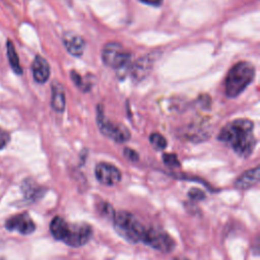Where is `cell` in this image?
Here are the masks:
<instances>
[{
    "instance_id": "obj_11",
    "label": "cell",
    "mask_w": 260,
    "mask_h": 260,
    "mask_svg": "<svg viewBox=\"0 0 260 260\" xmlns=\"http://www.w3.org/2000/svg\"><path fill=\"white\" fill-rule=\"evenodd\" d=\"M63 44L69 54L75 57H80L85 48V42L82 37L75 32H66L63 37Z\"/></svg>"
},
{
    "instance_id": "obj_9",
    "label": "cell",
    "mask_w": 260,
    "mask_h": 260,
    "mask_svg": "<svg viewBox=\"0 0 260 260\" xmlns=\"http://www.w3.org/2000/svg\"><path fill=\"white\" fill-rule=\"evenodd\" d=\"M5 226L9 231H17L22 235H29L36 230V224L27 213H19L9 217Z\"/></svg>"
},
{
    "instance_id": "obj_1",
    "label": "cell",
    "mask_w": 260,
    "mask_h": 260,
    "mask_svg": "<svg viewBox=\"0 0 260 260\" xmlns=\"http://www.w3.org/2000/svg\"><path fill=\"white\" fill-rule=\"evenodd\" d=\"M254 124L248 119H237L228 123L219 132L218 139L230 145L242 157L249 156L256 144L253 134Z\"/></svg>"
},
{
    "instance_id": "obj_17",
    "label": "cell",
    "mask_w": 260,
    "mask_h": 260,
    "mask_svg": "<svg viewBox=\"0 0 260 260\" xmlns=\"http://www.w3.org/2000/svg\"><path fill=\"white\" fill-rule=\"evenodd\" d=\"M22 190L25 194V196L27 198H30V199H36L37 195H39V191H40V188L38 186L35 185L34 182L27 180L23 183V186H22Z\"/></svg>"
},
{
    "instance_id": "obj_5",
    "label": "cell",
    "mask_w": 260,
    "mask_h": 260,
    "mask_svg": "<svg viewBox=\"0 0 260 260\" xmlns=\"http://www.w3.org/2000/svg\"><path fill=\"white\" fill-rule=\"evenodd\" d=\"M131 53L121 44L110 42L106 44L102 51V60L105 65L113 69L126 68L130 62Z\"/></svg>"
},
{
    "instance_id": "obj_4",
    "label": "cell",
    "mask_w": 260,
    "mask_h": 260,
    "mask_svg": "<svg viewBox=\"0 0 260 260\" xmlns=\"http://www.w3.org/2000/svg\"><path fill=\"white\" fill-rule=\"evenodd\" d=\"M113 223L116 232L127 242L132 244L142 242L146 226H144L132 213L127 211L114 213Z\"/></svg>"
},
{
    "instance_id": "obj_20",
    "label": "cell",
    "mask_w": 260,
    "mask_h": 260,
    "mask_svg": "<svg viewBox=\"0 0 260 260\" xmlns=\"http://www.w3.org/2000/svg\"><path fill=\"white\" fill-rule=\"evenodd\" d=\"M188 196L194 200V201H199V200H202L205 198V194L202 190L198 189V188H192L189 190L188 192Z\"/></svg>"
},
{
    "instance_id": "obj_13",
    "label": "cell",
    "mask_w": 260,
    "mask_h": 260,
    "mask_svg": "<svg viewBox=\"0 0 260 260\" xmlns=\"http://www.w3.org/2000/svg\"><path fill=\"white\" fill-rule=\"evenodd\" d=\"M259 167L248 170L238 177V179L235 181V187L241 190L249 189L259 182Z\"/></svg>"
},
{
    "instance_id": "obj_21",
    "label": "cell",
    "mask_w": 260,
    "mask_h": 260,
    "mask_svg": "<svg viewBox=\"0 0 260 260\" xmlns=\"http://www.w3.org/2000/svg\"><path fill=\"white\" fill-rule=\"evenodd\" d=\"M124 155H125V157L127 158V159H129L130 161H133V162H135V161H137L138 159H139V155H138V153L135 151V150H133V149H131V148H125L124 149Z\"/></svg>"
},
{
    "instance_id": "obj_2",
    "label": "cell",
    "mask_w": 260,
    "mask_h": 260,
    "mask_svg": "<svg viewBox=\"0 0 260 260\" xmlns=\"http://www.w3.org/2000/svg\"><path fill=\"white\" fill-rule=\"evenodd\" d=\"M52 236L66 245L78 248L84 246L92 236V229L84 222L69 223L60 216H55L50 223Z\"/></svg>"
},
{
    "instance_id": "obj_22",
    "label": "cell",
    "mask_w": 260,
    "mask_h": 260,
    "mask_svg": "<svg viewBox=\"0 0 260 260\" xmlns=\"http://www.w3.org/2000/svg\"><path fill=\"white\" fill-rule=\"evenodd\" d=\"M10 140V135L7 131L0 129V149H2Z\"/></svg>"
},
{
    "instance_id": "obj_10",
    "label": "cell",
    "mask_w": 260,
    "mask_h": 260,
    "mask_svg": "<svg viewBox=\"0 0 260 260\" xmlns=\"http://www.w3.org/2000/svg\"><path fill=\"white\" fill-rule=\"evenodd\" d=\"M154 60H155V58H154L153 54L145 55V56L139 58L138 60H136V62L132 64V66L130 67V70H129L132 78L136 81H140V80L144 79L151 71Z\"/></svg>"
},
{
    "instance_id": "obj_16",
    "label": "cell",
    "mask_w": 260,
    "mask_h": 260,
    "mask_svg": "<svg viewBox=\"0 0 260 260\" xmlns=\"http://www.w3.org/2000/svg\"><path fill=\"white\" fill-rule=\"evenodd\" d=\"M149 141L156 150H162L167 147V139L159 133H152L149 137Z\"/></svg>"
},
{
    "instance_id": "obj_14",
    "label": "cell",
    "mask_w": 260,
    "mask_h": 260,
    "mask_svg": "<svg viewBox=\"0 0 260 260\" xmlns=\"http://www.w3.org/2000/svg\"><path fill=\"white\" fill-rule=\"evenodd\" d=\"M51 104L54 111L58 113H62L65 110V106H66L65 90L63 85L58 81H54L52 84V103Z\"/></svg>"
},
{
    "instance_id": "obj_19",
    "label": "cell",
    "mask_w": 260,
    "mask_h": 260,
    "mask_svg": "<svg viewBox=\"0 0 260 260\" xmlns=\"http://www.w3.org/2000/svg\"><path fill=\"white\" fill-rule=\"evenodd\" d=\"M70 75H71L72 81H73V82L76 84V86H78L80 89H82V90H84V91H86V90L89 89V86H87V85L84 83L82 77H81L76 71H74V70L71 71Z\"/></svg>"
},
{
    "instance_id": "obj_7",
    "label": "cell",
    "mask_w": 260,
    "mask_h": 260,
    "mask_svg": "<svg viewBox=\"0 0 260 260\" xmlns=\"http://www.w3.org/2000/svg\"><path fill=\"white\" fill-rule=\"evenodd\" d=\"M142 243L164 253H169L176 247L174 239L167 232L157 228H146Z\"/></svg>"
},
{
    "instance_id": "obj_3",
    "label": "cell",
    "mask_w": 260,
    "mask_h": 260,
    "mask_svg": "<svg viewBox=\"0 0 260 260\" xmlns=\"http://www.w3.org/2000/svg\"><path fill=\"white\" fill-rule=\"evenodd\" d=\"M255 75L254 66L246 61L234 65L225 78V94L229 98L238 96L253 80Z\"/></svg>"
},
{
    "instance_id": "obj_6",
    "label": "cell",
    "mask_w": 260,
    "mask_h": 260,
    "mask_svg": "<svg viewBox=\"0 0 260 260\" xmlns=\"http://www.w3.org/2000/svg\"><path fill=\"white\" fill-rule=\"evenodd\" d=\"M96 123L100 131L117 143L126 142L130 138V132L124 125L114 123L105 117L102 106L96 107Z\"/></svg>"
},
{
    "instance_id": "obj_18",
    "label": "cell",
    "mask_w": 260,
    "mask_h": 260,
    "mask_svg": "<svg viewBox=\"0 0 260 260\" xmlns=\"http://www.w3.org/2000/svg\"><path fill=\"white\" fill-rule=\"evenodd\" d=\"M162 160L170 168H179L181 166L177 155L174 153H165L162 155Z\"/></svg>"
},
{
    "instance_id": "obj_12",
    "label": "cell",
    "mask_w": 260,
    "mask_h": 260,
    "mask_svg": "<svg viewBox=\"0 0 260 260\" xmlns=\"http://www.w3.org/2000/svg\"><path fill=\"white\" fill-rule=\"evenodd\" d=\"M32 75L37 82L45 83L50 76V66L45 58L42 56H36L31 65Z\"/></svg>"
},
{
    "instance_id": "obj_8",
    "label": "cell",
    "mask_w": 260,
    "mask_h": 260,
    "mask_svg": "<svg viewBox=\"0 0 260 260\" xmlns=\"http://www.w3.org/2000/svg\"><path fill=\"white\" fill-rule=\"evenodd\" d=\"M94 175L96 180L106 186H114L121 181L122 175L119 169L108 162H100L95 166Z\"/></svg>"
},
{
    "instance_id": "obj_23",
    "label": "cell",
    "mask_w": 260,
    "mask_h": 260,
    "mask_svg": "<svg viewBox=\"0 0 260 260\" xmlns=\"http://www.w3.org/2000/svg\"><path fill=\"white\" fill-rule=\"evenodd\" d=\"M139 1L151 6H159L162 3V0H139Z\"/></svg>"
},
{
    "instance_id": "obj_15",
    "label": "cell",
    "mask_w": 260,
    "mask_h": 260,
    "mask_svg": "<svg viewBox=\"0 0 260 260\" xmlns=\"http://www.w3.org/2000/svg\"><path fill=\"white\" fill-rule=\"evenodd\" d=\"M7 56H8V60H9L12 70L16 74H21L22 70H21V66L19 63V58H18V55L16 53L13 43H11L10 41L7 42Z\"/></svg>"
}]
</instances>
